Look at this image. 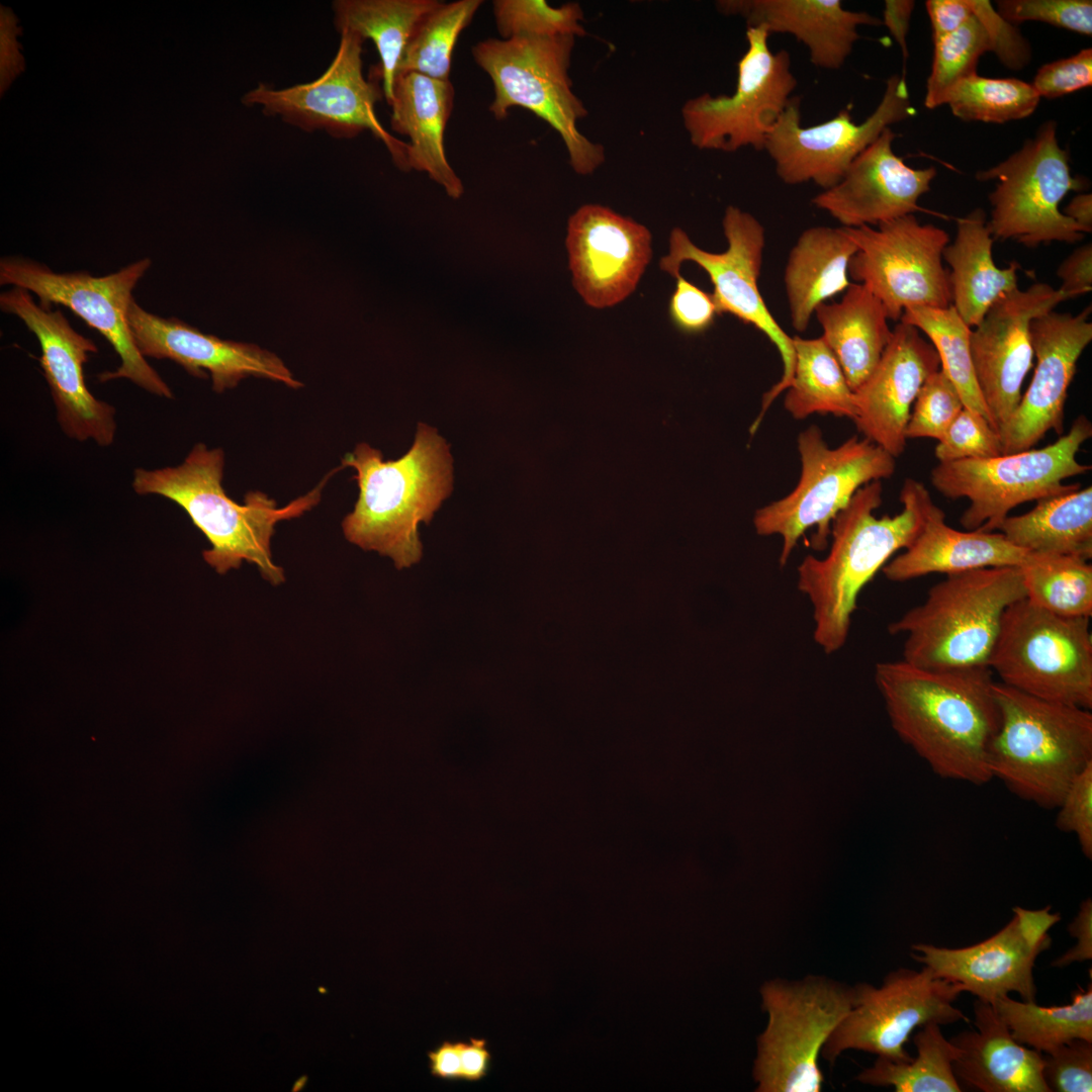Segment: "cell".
Instances as JSON below:
<instances>
[{
  "label": "cell",
  "mask_w": 1092,
  "mask_h": 1092,
  "mask_svg": "<svg viewBox=\"0 0 1092 1092\" xmlns=\"http://www.w3.org/2000/svg\"><path fill=\"white\" fill-rule=\"evenodd\" d=\"M940 369L933 345L911 325L899 323L868 379L854 390L858 432L897 458L906 448V427L925 380Z\"/></svg>",
  "instance_id": "obj_27"
},
{
  "label": "cell",
  "mask_w": 1092,
  "mask_h": 1092,
  "mask_svg": "<svg viewBox=\"0 0 1092 1092\" xmlns=\"http://www.w3.org/2000/svg\"><path fill=\"white\" fill-rule=\"evenodd\" d=\"M341 467L355 469L359 486L354 510L342 522L346 539L389 557L397 569L418 563L423 552L419 525L429 523L452 491L449 445L421 423L413 446L399 459L384 461L379 450L360 443Z\"/></svg>",
  "instance_id": "obj_4"
},
{
  "label": "cell",
  "mask_w": 1092,
  "mask_h": 1092,
  "mask_svg": "<svg viewBox=\"0 0 1092 1092\" xmlns=\"http://www.w3.org/2000/svg\"><path fill=\"white\" fill-rule=\"evenodd\" d=\"M1043 1078L1051 1091H1092V1041L1076 1038L1043 1057Z\"/></svg>",
  "instance_id": "obj_49"
},
{
  "label": "cell",
  "mask_w": 1092,
  "mask_h": 1092,
  "mask_svg": "<svg viewBox=\"0 0 1092 1092\" xmlns=\"http://www.w3.org/2000/svg\"><path fill=\"white\" fill-rule=\"evenodd\" d=\"M431 1074L441 1080H462L460 1041H442L428 1053Z\"/></svg>",
  "instance_id": "obj_58"
},
{
  "label": "cell",
  "mask_w": 1092,
  "mask_h": 1092,
  "mask_svg": "<svg viewBox=\"0 0 1092 1092\" xmlns=\"http://www.w3.org/2000/svg\"><path fill=\"white\" fill-rule=\"evenodd\" d=\"M1039 100L1031 83L975 74L953 88L946 104L954 116L965 121L1005 123L1031 115Z\"/></svg>",
  "instance_id": "obj_43"
},
{
  "label": "cell",
  "mask_w": 1092,
  "mask_h": 1092,
  "mask_svg": "<svg viewBox=\"0 0 1092 1092\" xmlns=\"http://www.w3.org/2000/svg\"><path fill=\"white\" fill-rule=\"evenodd\" d=\"M1069 932L1077 938V944L1052 963L1053 967L1064 968L1075 962L1092 959V901L1084 900L1078 914L1069 925Z\"/></svg>",
  "instance_id": "obj_56"
},
{
  "label": "cell",
  "mask_w": 1092,
  "mask_h": 1092,
  "mask_svg": "<svg viewBox=\"0 0 1092 1092\" xmlns=\"http://www.w3.org/2000/svg\"><path fill=\"white\" fill-rule=\"evenodd\" d=\"M1092 436V423L1078 416L1067 434L1049 446L985 459L938 462L930 472L933 487L951 499L966 497L960 518L968 531H997L1015 507L1081 487L1065 480L1091 469L1077 460Z\"/></svg>",
  "instance_id": "obj_8"
},
{
  "label": "cell",
  "mask_w": 1092,
  "mask_h": 1092,
  "mask_svg": "<svg viewBox=\"0 0 1092 1092\" xmlns=\"http://www.w3.org/2000/svg\"><path fill=\"white\" fill-rule=\"evenodd\" d=\"M722 225L728 243L723 253L702 250L681 229L674 228L669 237V253L660 259L659 267L675 277L685 261L695 262L707 272L714 286L712 297L718 314L730 313L755 327L780 353L783 373L762 396L759 414L749 429L754 435L768 407L792 382L795 369L793 337L779 325L758 289L765 246L763 225L755 216L733 205L725 209Z\"/></svg>",
  "instance_id": "obj_15"
},
{
  "label": "cell",
  "mask_w": 1092,
  "mask_h": 1092,
  "mask_svg": "<svg viewBox=\"0 0 1092 1092\" xmlns=\"http://www.w3.org/2000/svg\"><path fill=\"white\" fill-rule=\"evenodd\" d=\"M1013 545L1036 554L1092 557V486L1042 498L998 530Z\"/></svg>",
  "instance_id": "obj_35"
},
{
  "label": "cell",
  "mask_w": 1092,
  "mask_h": 1092,
  "mask_svg": "<svg viewBox=\"0 0 1092 1092\" xmlns=\"http://www.w3.org/2000/svg\"><path fill=\"white\" fill-rule=\"evenodd\" d=\"M462 1080L476 1082L483 1079L489 1070L491 1055L483 1038H471L460 1041Z\"/></svg>",
  "instance_id": "obj_59"
},
{
  "label": "cell",
  "mask_w": 1092,
  "mask_h": 1092,
  "mask_svg": "<svg viewBox=\"0 0 1092 1092\" xmlns=\"http://www.w3.org/2000/svg\"><path fill=\"white\" fill-rule=\"evenodd\" d=\"M574 36L487 38L472 47L474 62L489 76L494 98L489 111L496 119L523 107L546 121L561 136L573 171L594 173L606 160L605 149L577 128L587 115L572 90L569 67Z\"/></svg>",
  "instance_id": "obj_7"
},
{
  "label": "cell",
  "mask_w": 1092,
  "mask_h": 1092,
  "mask_svg": "<svg viewBox=\"0 0 1092 1092\" xmlns=\"http://www.w3.org/2000/svg\"><path fill=\"white\" fill-rule=\"evenodd\" d=\"M974 1013L976 1030L949 1039L959 1049L958 1082L983 1092H1051L1041 1053L1018 1042L992 1004L977 999Z\"/></svg>",
  "instance_id": "obj_29"
},
{
  "label": "cell",
  "mask_w": 1092,
  "mask_h": 1092,
  "mask_svg": "<svg viewBox=\"0 0 1092 1092\" xmlns=\"http://www.w3.org/2000/svg\"><path fill=\"white\" fill-rule=\"evenodd\" d=\"M993 242L986 212L978 207L958 219L956 238L942 251L951 270V304L971 329L999 298L1018 287L1019 264L999 268L993 259Z\"/></svg>",
  "instance_id": "obj_32"
},
{
  "label": "cell",
  "mask_w": 1092,
  "mask_h": 1092,
  "mask_svg": "<svg viewBox=\"0 0 1092 1092\" xmlns=\"http://www.w3.org/2000/svg\"><path fill=\"white\" fill-rule=\"evenodd\" d=\"M890 127L848 166L840 181L817 194L812 203L843 228L877 226L921 210L919 198L930 190L936 168L913 169L893 151Z\"/></svg>",
  "instance_id": "obj_26"
},
{
  "label": "cell",
  "mask_w": 1092,
  "mask_h": 1092,
  "mask_svg": "<svg viewBox=\"0 0 1092 1092\" xmlns=\"http://www.w3.org/2000/svg\"><path fill=\"white\" fill-rule=\"evenodd\" d=\"M1026 599L1067 618L1092 616V565L1070 555L1030 553L1020 566Z\"/></svg>",
  "instance_id": "obj_40"
},
{
  "label": "cell",
  "mask_w": 1092,
  "mask_h": 1092,
  "mask_svg": "<svg viewBox=\"0 0 1092 1092\" xmlns=\"http://www.w3.org/2000/svg\"><path fill=\"white\" fill-rule=\"evenodd\" d=\"M1073 297L1046 283L1017 287L999 298L972 330L974 372L997 432L1018 406L1023 381L1033 367L1031 321Z\"/></svg>",
  "instance_id": "obj_22"
},
{
  "label": "cell",
  "mask_w": 1092,
  "mask_h": 1092,
  "mask_svg": "<svg viewBox=\"0 0 1092 1092\" xmlns=\"http://www.w3.org/2000/svg\"><path fill=\"white\" fill-rule=\"evenodd\" d=\"M996 3L997 12L1015 25L1040 21L1080 34H1092L1090 0H1000Z\"/></svg>",
  "instance_id": "obj_48"
},
{
  "label": "cell",
  "mask_w": 1092,
  "mask_h": 1092,
  "mask_svg": "<svg viewBox=\"0 0 1092 1092\" xmlns=\"http://www.w3.org/2000/svg\"><path fill=\"white\" fill-rule=\"evenodd\" d=\"M1029 554L1000 532H963L949 527L944 512L934 505L911 545L886 563L882 571L889 580L903 582L930 573L947 575L987 567H1020Z\"/></svg>",
  "instance_id": "obj_31"
},
{
  "label": "cell",
  "mask_w": 1092,
  "mask_h": 1092,
  "mask_svg": "<svg viewBox=\"0 0 1092 1092\" xmlns=\"http://www.w3.org/2000/svg\"><path fill=\"white\" fill-rule=\"evenodd\" d=\"M151 263L144 258L114 273L95 277L86 271L57 273L30 259L7 256L0 260V284L34 293L44 307L67 306L97 330L121 361L116 370L99 374L100 381L125 378L155 395L172 398L168 384L139 351L127 321L132 290Z\"/></svg>",
  "instance_id": "obj_13"
},
{
  "label": "cell",
  "mask_w": 1092,
  "mask_h": 1092,
  "mask_svg": "<svg viewBox=\"0 0 1092 1092\" xmlns=\"http://www.w3.org/2000/svg\"><path fill=\"white\" fill-rule=\"evenodd\" d=\"M767 1016L757 1037L753 1078L757 1092H819V1057L853 1003V986L825 976L776 978L760 986Z\"/></svg>",
  "instance_id": "obj_9"
},
{
  "label": "cell",
  "mask_w": 1092,
  "mask_h": 1092,
  "mask_svg": "<svg viewBox=\"0 0 1092 1092\" xmlns=\"http://www.w3.org/2000/svg\"><path fill=\"white\" fill-rule=\"evenodd\" d=\"M925 7L933 42L953 32L973 16L968 0H927Z\"/></svg>",
  "instance_id": "obj_55"
},
{
  "label": "cell",
  "mask_w": 1092,
  "mask_h": 1092,
  "mask_svg": "<svg viewBox=\"0 0 1092 1092\" xmlns=\"http://www.w3.org/2000/svg\"><path fill=\"white\" fill-rule=\"evenodd\" d=\"M857 248L843 228L812 226L800 235L784 272L793 328L807 330L816 307L850 285L848 266Z\"/></svg>",
  "instance_id": "obj_33"
},
{
  "label": "cell",
  "mask_w": 1092,
  "mask_h": 1092,
  "mask_svg": "<svg viewBox=\"0 0 1092 1092\" xmlns=\"http://www.w3.org/2000/svg\"><path fill=\"white\" fill-rule=\"evenodd\" d=\"M1057 827L1073 832L1084 855L1092 858V763L1072 782L1060 805Z\"/></svg>",
  "instance_id": "obj_51"
},
{
  "label": "cell",
  "mask_w": 1092,
  "mask_h": 1092,
  "mask_svg": "<svg viewBox=\"0 0 1092 1092\" xmlns=\"http://www.w3.org/2000/svg\"><path fill=\"white\" fill-rule=\"evenodd\" d=\"M127 321L144 357L170 359L197 378H206L208 371L212 389L217 393L236 387L250 376L295 389L303 386L277 355L257 345L222 340L176 317L158 316L146 311L134 299L129 304Z\"/></svg>",
  "instance_id": "obj_25"
},
{
  "label": "cell",
  "mask_w": 1092,
  "mask_h": 1092,
  "mask_svg": "<svg viewBox=\"0 0 1092 1092\" xmlns=\"http://www.w3.org/2000/svg\"><path fill=\"white\" fill-rule=\"evenodd\" d=\"M769 32L747 27V50L737 64V83L730 94L703 93L681 107L691 144L700 150L736 152L764 150L766 136L797 87L787 51L768 48Z\"/></svg>",
  "instance_id": "obj_17"
},
{
  "label": "cell",
  "mask_w": 1092,
  "mask_h": 1092,
  "mask_svg": "<svg viewBox=\"0 0 1092 1092\" xmlns=\"http://www.w3.org/2000/svg\"><path fill=\"white\" fill-rule=\"evenodd\" d=\"M914 7L915 2L912 0H886L883 11L882 24L899 44L904 62L908 57L907 34Z\"/></svg>",
  "instance_id": "obj_57"
},
{
  "label": "cell",
  "mask_w": 1092,
  "mask_h": 1092,
  "mask_svg": "<svg viewBox=\"0 0 1092 1092\" xmlns=\"http://www.w3.org/2000/svg\"><path fill=\"white\" fill-rule=\"evenodd\" d=\"M1026 598L1020 567L947 574L925 601L889 624L904 634L903 660L930 669L989 667L1006 609Z\"/></svg>",
  "instance_id": "obj_6"
},
{
  "label": "cell",
  "mask_w": 1092,
  "mask_h": 1092,
  "mask_svg": "<svg viewBox=\"0 0 1092 1092\" xmlns=\"http://www.w3.org/2000/svg\"><path fill=\"white\" fill-rule=\"evenodd\" d=\"M1063 213L1074 220L1086 233L1092 231V195L1080 193L1065 207Z\"/></svg>",
  "instance_id": "obj_60"
},
{
  "label": "cell",
  "mask_w": 1092,
  "mask_h": 1092,
  "mask_svg": "<svg viewBox=\"0 0 1092 1092\" xmlns=\"http://www.w3.org/2000/svg\"><path fill=\"white\" fill-rule=\"evenodd\" d=\"M989 668L1018 691L1091 710L1090 618L1062 617L1019 600L1003 614Z\"/></svg>",
  "instance_id": "obj_11"
},
{
  "label": "cell",
  "mask_w": 1092,
  "mask_h": 1092,
  "mask_svg": "<svg viewBox=\"0 0 1092 1092\" xmlns=\"http://www.w3.org/2000/svg\"><path fill=\"white\" fill-rule=\"evenodd\" d=\"M454 94L450 80L404 73L395 78L389 105L391 129L410 139V170L426 172L448 196L458 199L463 194V184L450 166L444 146Z\"/></svg>",
  "instance_id": "obj_30"
},
{
  "label": "cell",
  "mask_w": 1092,
  "mask_h": 1092,
  "mask_svg": "<svg viewBox=\"0 0 1092 1092\" xmlns=\"http://www.w3.org/2000/svg\"><path fill=\"white\" fill-rule=\"evenodd\" d=\"M565 244L573 286L595 308L628 297L651 259L648 229L600 204H584L569 217Z\"/></svg>",
  "instance_id": "obj_24"
},
{
  "label": "cell",
  "mask_w": 1092,
  "mask_h": 1092,
  "mask_svg": "<svg viewBox=\"0 0 1092 1092\" xmlns=\"http://www.w3.org/2000/svg\"><path fill=\"white\" fill-rule=\"evenodd\" d=\"M795 369L784 398L786 411L795 420L811 415L856 416L854 392L845 374L822 337H793Z\"/></svg>",
  "instance_id": "obj_37"
},
{
  "label": "cell",
  "mask_w": 1092,
  "mask_h": 1092,
  "mask_svg": "<svg viewBox=\"0 0 1092 1092\" xmlns=\"http://www.w3.org/2000/svg\"><path fill=\"white\" fill-rule=\"evenodd\" d=\"M675 289L668 311L674 326L685 334L705 332L718 314L712 294L696 286L680 274L675 276Z\"/></svg>",
  "instance_id": "obj_53"
},
{
  "label": "cell",
  "mask_w": 1092,
  "mask_h": 1092,
  "mask_svg": "<svg viewBox=\"0 0 1092 1092\" xmlns=\"http://www.w3.org/2000/svg\"><path fill=\"white\" fill-rule=\"evenodd\" d=\"M992 1006L1018 1042L1040 1053L1048 1054L1076 1038L1092 1041L1091 982L1085 990L1075 991L1066 1005L1044 1007L1005 995Z\"/></svg>",
  "instance_id": "obj_38"
},
{
  "label": "cell",
  "mask_w": 1092,
  "mask_h": 1092,
  "mask_svg": "<svg viewBox=\"0 0 1092 1092\" xmlns=\"http://www.w3.org/2000/svg\"><path fill=\"white\" fill-rule=\"evenodd\" d=\"M821 336L840 364L850 388L856 390L872 374L893 330L886 310L863 284L850 283L842 298L815 309Z\"/></svg>",
  "instance_id": "obj_34"
},
{
  "label": "cell",
  "mask_w": 1092,
  "mask_h": 1092,
  "mask_svg": "<svg viewBox=\"0 0 1092 1092\" xmlns=\"http://www.w3.org/2000/svg\"><path fill=\"white\" fill-rule=\"evenodd\" d=\"M973 15L985 27L991 53L1008 69L1019 71L1031 61L1032 50L1017 25L1004 19L988 0H968Z\"/></svg>",
  "instance_id": "obj_50"
},
{
  "label": "cell",
  "mask_w": 1092,
  "mask_h": 1092,
  "mask_svg": "<svg viewBox=\"0 0 1092 1092\" xmlns=\"http://www.w3.org/2000/svg\"><path fill=\"white\" fill-rule=\"evenodd\" d=\"M976 179L996 181L989 194L992 210L987 220L994 240L1036 248L1053 242L1074 244L1084 238L1083 229L1059 208L1070 191H1081L1086 183L1072 176L1056 121L1042 123L1033 139L999 164L979 171Z\"/></svg>",
  "instance_id": "obj_12"
},
{
  "label": "cell",
  "mask_w": 1092,
  "mask_h": 1092,
  "mask_svg": "<svg viewBox=\"0 0 1092 1092\" xmlns=\"http://www.w3.org/2000/svg\"><path fill=\"white\" fill-rule=\"evenodd\" d=\"M989 667L930 669L879 662L875 681L893 729L943 779L992 780L989 753L1000 724Z\"/></svg>",
  "instance_id": "obj_1"
},
{
  "label": "cell",
  "mask_w": 1092,
  "mask_h": 1092,
  "mask_svg": "<svg viewBox=\"0 0 1092 1092\" xmlns=\"http://www.w3.org/2000/svg\"><path fill=\"white\" fill-rule=\"evenodd\" d=\"M1091 311V305L1077 314L1054 309L1031 321L1035 367L1018 406L997 432L1002 454L1032 449L1050 431L1062 435L1068 389L1092 341Z\"/></svg>",
  "instance_id": "obj_23"
},
{
  "label": "cell",
  "mask_w": 1092,
  "mask_h": 1092,
  "mask_svg": "<svg viewBox=\"0 0 1092 1092\" xmlns=\"http://www.w3.org/2000/svg\"><path fill=\"white\" fill-rule=\"evenodd\" d=\"M1060 920L1061 915L1051 912L1050 906L1036 910L1016 906L1011 920L981 942L961 948L916 943L912 957L983 1002L992 1004L1011 992L1023 1001H1035L1033 967L1050 947V930Z\"/></svg>",
  "instance_id": "obj_20"
},
{
  "label": "cell",
  "mask_w": 1092,
  "mask_h": 1092,
  "mask_svg": "<svg viewBox=\"0 0 1092 1092\" xmlns=\"http://www.w3.org/2000/svg\"><path fill=\"white\" fill-rule=\"evenodd\" d=\"M223 470V450L197 443L178 466L135 469L132 488L138 494H158L179 505L210 542L211 548L202 555L217 573L224 574L247 561L273 585L284 582V571L271 553L275 526L315 507L327 481L339 468L282 508L262 491H249L243 505L236 503L222 486Z\"/></svg>",
  "instance_id": "obj_3"
},
{
  "label": "cell",
  "mask_w": 1092,
  "mask_h": 1092,
  "mask_svg": "<svg viewBox=\"0 0 1092 1092\" xmlns=\"http://www.w3.org/2000/svg\"><path fill=\"white\" fill-rule=\"evenodd\" d=\"M963 992L961 984L937 977L926 966L920 971H893L880 987L857 983L852 1006L827 1038L821 1056L833 1064L842 1053L855 1050L907 1062L912 1057L905 1043L916 1028L970 1021L953 1005Z\"/></svg>",
  "instance_id": "obj_14"
},
{
  "label": "cell",
  "mask_w": 1092,
  "mask_h": 1092,
  "mask_svg": "<svg viewBox=\"0 0 1092 1092\" xmlns=\"http://www.w3.org/2000/svg\"><path fill=\"white\" fill-rule=\"evenodd\" d=\"M938 462L993 458L1002 454L997 431L989 421L964 407L934 448Z\"/></svg>",
  "instance_id": "obj_47"
},
{
  "label": "cell",
  "mask_w": 1092,
  "mask_h": 1092,
  "mask_svg": "<svg viewBox=\"0 0 1092 1092\" xmlns=\"http://www.w3.org/2000/svg\"><path fill=\"white\" fill-rule=\"evenodd\" d=\"M1039 97L1059 98L1092 85V50L1041 66L1031 83Z\"/></svg>",
  "instance_id": "obj_52"
},
{
  "label": "cell",
  "mask_w": 1092,
  "mask_h": 1092,
  "mask_svg": "<svg viewBox=\"0 0 1092 1092\" xmlns=\"http://www.w3.org/2000/svg\"><path fill=\"white\" fill-rule=\"evenodd\" d=\"M492 11L502 39L586 34L582 8L574 2L553 7L544 0H494Z\"/></svg>",
  "instance_id": "obj_45"
},
{
  "label": "cell",
  "mask_w": 1092,
  "mask_h": 1092,
  "mask_svg": "<svg viewBox=\"0 0 1092 1092\" xmlns=\"http://www.w3.org/2000/svg\"><path fill=\"white\" fill-rule=\"evenodd\" d=\"M1061 279V290L1075 297L1088 293L1092 289V245L1085 244L1074 250L1059 266L1056 272Z\"/></svg>",
  "instance_id": "obj_54"
},
{
  "label": "cell",
  "mask_w": 1092,
  "mask_h": 1092,
  "mask_svg": "<svg viewBox=\"0 0 1092 1092\" xmlns=\"http://www.w3.org/2000/svg\"><path fill=\"white\" fill-rule=\"evenodd\" d=\"M921 331L935 348L940 368L957 387L964 406L985 417L991 424L980 392L971 356V332L956 308L910 306L900 318ZM992 426V425H991Z\"/></svg>",
  "instance_id": "obj_41"
},
{
  "label": "cell",
  "mask_w": 1092,
  "mask_h": 1092,
  "mask_svg": "<svg viewBox=\"0 0 1092 1092\" xmlns=\"http://www.w3.org/2000/svg\"><path fill=\"white\" fill-rule=\"evenodd\" d=\"M962 397L940 368L921 386L906 427V439L940 440L954 418L964 408Z\"/></svg>",
  "instance_id": "obj_46"
},
{
  "label": "cell",
  "mask_w": 1092,
  "mask_h": 1092,
  "mask_svg": "<svg viewBox=\"0 0 1092 1092\" xmlns=\"http://www.w3.org/2000/svg\"><path fill=\"white\" fill-rule=\"evenodd\" d=\"M797 447L801 462L797 485L786 496L756 510L753 516L758 535L781 536L782 567L801 536L812 527L817 528L813 548L825 549L833 520L853 494L872 481L890 478L896 469V458L866 438L852 436L830 448L815 425L799 434Z\"/></svg>",
  "instance_id": "obj_10"
},
{
  "label": "cell",
  "mask_w": 1092,
  "mask_h": 1092,
  "mask_svg": "<svg viewBox=\"0 0 1092 1092\" xmlns=\"http://www.w3.org/2000/svg\"><path fill=\"white\" fill-rule=\"evenodd\" d=\"M1000 712L989 769L1016 796L1045 808L1060 805L1092 763V713L993 682Z\"/></svg>",
  "instance_id": "obj_5"
},
{
  "label": "cell",
  "mask_w": 1092,
  "mask_h": 1092,
  "mask_svg": "<svg viewBox=\"0 0 1092 1092\" xmlns=\"http://www.w3.org/2000/svg\"><path fill=\"white\" fill-rule=\"evenodd\" d=\"M882 493L881 480L860 487L831 524L827 555H807L798 566V589L813 608V638L826 654L844 646L859 593L894 553L911 545L935 505L922 482L906 478L902 511L878 518Z\"/></svg>",
  "instance_id": "obj_2"
},
{
  "label": "cell",
  "mask_w": 1092,
  "mask_h": 1092,
  "mask_svg": "<svg viewBox=\"0 0 1092 1092\" xmlns=\"http://www.w3.org/2000/svg\"><path fill=\"white\" fill-rule=\"evenodd\" d=\"M482 3L481 0L440 2L428 12L404 50L397 75L418 73L433 79L450 80L456 42Z\"/></svg>",
  "instance_id": "obj_42"
},
{
  "label": "cell",
  "mask_w": 1092,
  "mask_h": 1092,
  "mask_svg": "<svg viewBox=\"0 0 1092 1092\" xmlns=\"http://www.w3.org/2000/svg\"><path fill=\"white\" fill-rule=\"evenodd\" d=\"M915 114L905 75H892L883 97L861 123L848 108L831 119L802 126L800 100L792 97L767 133L764 151L786 184L813 182L823 190L836 185L850 163L890 125Z\"/></svg>",
  "instance_id": "obj_19"
},
{
  "label": "cell",
  "mask_w": 1092,
  "mask_h": 1092,
  "mask_svg": "<svg viewBox=\"0 0 1092 1092\" xmlns=\"http://www.w3.org/2000/svg\"><path fill=\"white\" fill-rule=\"evenodd\" d=\"M340 34L338 51L320 77L281 89L259 84L242 102L308 132L322 129L335 138L350 139L369 130L386 147L395 166L410 171L408 144L390 134L375 113L383 91L363 75L365 40L348 30Z\"/></svg>",
  "instance_id": "obj_16"
},
{
  "label": "cell",
  "mask_w": 1092,
  "mask_h": 1092,
  "mask_svg": "<svg viewBox=\"0 0 1092 1092\" xmlns=\"http://www.w3.org/2000/svg\"><path fill=\"white\" fill-rule=\"evenodd\" d=\"M914 1035L917 1056L907 1062L877 1058L874 1065L861 1071L860 1083L893 1087L896 1092H960L952 1063L959 1049L944 1037L940 1025L927 1023Z\"/></svg>",
  "instance_id": "obj_39"
},
{
  "label": "cell",
  "mask_w": 1092,
  "mask_h": 1092,
  "mask_svg": "<svg viewBox=\"0 0 1092 1092\" xmlns=\"http://www.w3.org/2000/svg\"><path fill=\"white\" fill-rule=\"evenodd\" d=\"M0 307L18 316L39 342V364L49 384L64 433L75 440L112 444L115 408L88 389L84 365L95 343L76 332L60 309L36 303L28 290L13 286L0 294Z\"/></svg>",
  "instance_id": "obj_21"
},
{
  "label": "cell",
  "mask_w": 1092,
  "mask_h": 1092,
  "mask_svg": "<svg viewBox=\"0 0 1092 1092\" xmlns=\"http://www.w3.org/2000/svg\"><path fill=\"white\" fill-rule=\"evenodd\" d=\"M438 0H337L333 2L334 23L364 40L371 39L380 58L378 73L383 95L389 104L404 50L421 19Z\"/></svg>",
  "instance_id": "obj_36"
},
{
  "label": "cell",
  "mask_w": 1092,
  "mask_h": 1092,
  "mask_svg": "<svg viewBox=\"0 0 1092 1092\" xmlns=\"http://www.w3.org/2000/svg\"><path fill=\"white\" fill-rule=\"evenodd\" d=\"M990 51L988 33L974 15L960 28L933 42V60L926 81L924 106L934 109L946 104L953 88L977 74L980 58Z\"/></svg>",
  "instance_id": "obj_44"
},
{
  "label": "cell",
  "mask_w": 1092,
  "mask_h": 1092,
  "mask_svg": "<svg viewBox=\"0 0 1092 1092\" xmlns=\"http://www.w3.org/2000/svg\"><path fill=\"white\" fill-rule=\"evenodd\" d=\"M717 10L742 17L747 27H763L789 33L806 46L810 62L822 69L838 70L860 37V25H881L866 11H851L839 0H720Z\"/></svg>",
  "instance_id": "obj_28"
},
{
  "label": "cell",
  "mask_w": 1092,
  "mask_h": 1092,
  "mask_svg": "<svg viewBox=\"0 0 1092 1092\" xmlns=\"http://www.w3.org/2000/svg\"><path fill=\"white\" fill-rule=\"evenodd\" d=\"M843 230L857 248L848 275L880 299L889 320L900 321L910 306L951 304L942 264L949 237L943 229L909 214L877 226Z\"/></svg>",
  "instance_id": "obj_18"
}]
</instances>
